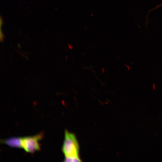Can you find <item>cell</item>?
<instances>
[{"label":"cell","mask_w":162,"mask_h":162,"mask_svg":"<svg viewBox=\"0 0 162 162\" xmlns=\"http://www.w3.org/2000/svg\"><path fill=\"white\" fill-rule=\"evenodd\" d=\"M2 142L13 147L22 148V137H12L2 141Z\"/></svg>","instance_id":"obj_3"},{"label":"cell","mask_w":162,"mask_h":162,"mask_svg":"<svg viewBox=\"0 0 162 162\" xmlns=\"http://www.w3.org/2000/svg\"><path fill=\"white\" fill-rule=\"evenodd\" d=\"M43 133H41L32 136L22 137V148L28 152L34 153L40 149L38 141L43 137Z\"/></svg>","instance_id":"obj_2"},{"label":"cell","mask_w":162,"mask_h":162,"mask_svg":"<svg viewBox=\"0 0 162 162\" xmlns=\"http://www.w3.org/2000/svg\"><path fill=\"white\" fill-rule=\"evenodd\" d=\"M79 146L74 134L65 130L64 140L62 151L64 154L65 161L80 162L79 158Z\"/></svg>","instance_id":"obj_1"}]
</instances>
